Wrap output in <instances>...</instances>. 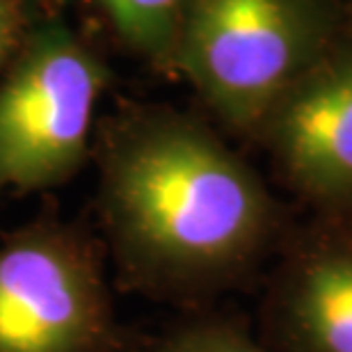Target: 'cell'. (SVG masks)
Wrapping results in <instances>:
<instances>
[{
	"mask_svg": "<svg viewBox=\"0 0 352 352\" xmlns=\"http://www.w3.org/2000/svg\"><path fill=\"white\" fill-rule=\"evenodd\" d=\"M101 170L105 234L124 291L188 298L229 284L270 227L258 179L199 126H122L103 146Z\"/></svg>",
	"mask_w": 352,
	"mask_h": 352,
	"instance_id": "6da1fadb",
	"label": "cell"
},
{
	"mask_svg": "<svg viewBox=\"0 0 352 352\" xmlns=\"http://www.w3.org/2000/svg\"><path fill=\"white\" fill-rule=\"evenodd\" d=\"M325 23L314 0H186L174 55L229 126H263L318 62Z\"/></svg>",
	"mask_w": 352,
	"mask_h": 352,
	"instance_id": "7a4b0ae2",
	"label": "cell"
},
{
	"mask_svg": "<svg viewBox=\"0 0 352 352\" xmlns=\"http://www.w3.org/2000/svg\"><path fill=\"white\" fill-rule=\"evenodd\" d=\"M103 248L41 220L0 241V352H122Z\"/></svg>",
	"mask_w": 352,
	"mask_h": 352,
	"instance_id": "3957f363",
	"label": "cell"
},
{
	"mask_svg": "<svg viewBox=\"0 0 352 352\" xmlns=\"http://www.w3.org/2000/svg\"><path fill=\"white\" fill-rule=\"evenodd\" d=\"M98 67L74 32L32 34L0 85V195L53 188L80 170L96 98Z\"/></svg>",
	"mask_w": 352,
	"mask_h": 352,
	"instance_id": "277c9868",
	"label": "cell"
},
{
	"mask_svg": "<svg viewBox=\"0 0 352 352\" xmlns=\"http://www.w3.org/2000/svg\"><path fill=\"white\" fill-rule=\"evenodd\" d=\"M281 167L314 197H352V53L318 60L265 119Z\"/></svg>",
	"mask_w": 352,
	"mask_h": 352,
	"instance_id": "5b68a950",
	"label": "cell"
},
{
	"mask_svg": "<svg viewBox=\"0 0 352 352\" xmlns=\"http://www.w3.org/2000/svg\"><path fill=\"white\" fill-rule=\"evenodd\" d=\"M288 325L305 352H352V254L307 263L288 293Z\"/></svg>",
	"mask_w": 352,
	"mask_h": 352,
	"instance_id": "8992f818",
	"label": "cell"
},
{
	"mask_svg": "<svg viewBox=\"0 0 352 352\" xmlns=\"http://www.w3.org/2000/svg\"><path fill=\"white\" fill-rule=\"evenodd\" d=\"M117 32L151 58L174 55L186 0H98Z\"/></svg>",
	"mask_w": 352,
	"mask_h": 352,
	"instance_id": "52a82bcc",
	"label": "cell"
},
{
	"mask_svg": "<svg viewBox=\"0 0 352 352\" xmlns=\"http://www.w3.org/2000/svg\"><path fill=\"white\" fill-rule=\"evenodd\" d=\"M122 352H265L241 325L229 320H197L146 346H126Z\"/></svg>",
	"mask_w": 352,
	"mask_h": 352,
	"instance_id": "ba28073f",
	"label": "cell"
},
{
	"mask_svg": "<svg viewBox=\"0 0 352 352\" xmlns=\"http://www.w3.org/2000/svg\"><path fill=\"white\" fill-rule=\"evenodd\" d=\"M23 30V0H0V65L14 51Z\"/></svg>",
	"mask_w": 352,
	"mask_h": 352,
	"instance_id": "9c48e42d",
	"label": "cell"
}]
</instances>
